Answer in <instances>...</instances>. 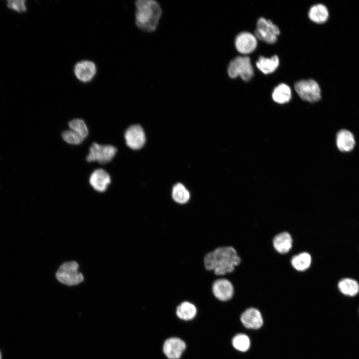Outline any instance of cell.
I'll return each instance as SVG.
<instances>
[{"label": "cell", "mask_w": 359, "mask_h": 359, "mask_svg": "<svg viewBox=\"0 0 359 359\" xmlns=\"http://www.w3.org/2000/svg\"><path fill=\"white\" fill-rule=\"evenodd\" d=\"M241 259L237 250L231 246H219L207 253L203 258L204 266L217 277L232 273Z\"/></svg>", "instance_id": "1"}, {"label": "cell", "mask_w": 359, "mask_h": 359, "mask_svg": "<svg viewBox=\"0 0 359 359\" xmlns=\"http://www.w3.org/2000/svg\"><path fill=\"white\" fill-rule=\"evenodd\" d=\"M135 6L136 26L145 32H154L162 16V9L159 3L154 0H138Z\"/></svg>", "instance_id": "2"}, {"label": "cell", "mask_w": 359, "mask_h": 359, "mask_svg": "<svg viewBox=\"0 0 359 359\" xmlns=\"http://www.w3.org/2000/svg\"><path fill=\"white\" fill-rule=\"evenodd\" d=\"M227 73L231 78L240 76L245 81H249L253 76L254 70L249 57L238 56L232 59L227 67Z\"/></svg>", "instance_id": "3"}, {"label": "cell", "mask_w": 359, "mask_h": 359, "mask_svg": "<svg viewBox=\"0 0 359 359\" xmlns=\"http://www.w3.org/2000/svg\"><path fill=\"white\" fill-rule=\"evenodd\" d=\"M79 265L75 261H69L63 263L56 273L57 279L61 283L73 286L82 282L84 280L83 275L78 271Z\"/></svg>", "instance_id": "4"}, {"label": "cell", "mask_w": 359, "mask_h": 359, "mask_svg": "<svg viewBox=\"0 0 359 359\" xmlns=\"http://www.w3.org/2000/svg\"><path fill=\"white\" fill-rule=\"evenodd\" d=\"M117 152V148L112 145L93 143L89 148L86 160L88 162L96 161L100 164H106L112 161Z\"/></svg>", "instance_id": "5"}, {"label": "cell", "mask_w": 359, "mask_h": 359, "mask_svg": "<svg viewBox=\"0 0 359 359\" xmlns=\"http://www.w3.org/2000/svg\"><path fill=\"white\" fill-rule=\"evenodd\" d=\"M294 87L300 97L304 101L314 103L321 98L320 86L313 79L298 81L295 83Z\"/></svg>", "instance_id": "6"}, {"label": "cell", "mask_w": 359, "mask_h": 359, "mask_svg": "<svg viewBox=\"0 0 359 359\" xmlns=\"http://www.w3.org/2000/svg\"><path fill=\"white\" fill-rule=\"evenodd\" d=\"M279 27L270 20L260 17L257 22V29L255 30V36L259 40L269 44L275 43L277 36L280 34Z\"/></svg>", "instance_id": "7"}, {"label": "cell", "mask_w": 359, "mask_h": 359, "mask_svg": "<svg viewBox=\"0 0 359 359\" xmlns=\"http://www.w3.org/2000/svg\"><path fill=\"white\" fill-rule=\"evenodd\" d=\"M211 291L214 298L220 302L230 300L235 293L233 283L225 277L215 279L211 284Z\"/></svg>", "instance_id": "8"}, {"label": "cell", "mask_w": 359, "mask_h": 359, "mask_svg": "<svg viewBox=\"0 0 359 359\" xmlns=\"http://www.w3.org/2000/svg\"><path fill=\"white\" fill-rule=\"evenodd\" d=\"M126 144L133 150L142 148L146 142L144 131L139 125H133L128 127L124 133Z\"/></svg>", "instance_id": "9"}, {"label": "cell", "mask_w": 359, "mask_h": 359, "mask_svg": "<svg viewBox=\"0 0 359 359\" xmlns=\"http://www.w3.org/2000/svg\"><path fill=\"white\" fill-rule=\"evenodd\" d=\"M186 348L185 343L178 337L167 339L163 344V351L169 359H179Z\"/></svg>", "instance_id": "10"}, {"label": "cell", "mask_w": 359, "mask_h": 359, "mask_svg": "<svg viewBox=\"0 0 359 359\" xmlns=\"http://www.w3.org/2000/svg\"><path fill=\"white\" fill-rule=\"evenodd\" d=\"M95 64L90 60H83L77 62L74 67V74L79 81L87 83L91 81L96 75Z\"/></svg>", "instance_id": "11"}, {"label": "cell", "mask_w": 359, "mask_h": 359, "mask_svg": "<svg viewBox=\"0 0 359 359\" xmlns=\"http://www.w3.org/2000/svg\"><path fill=\"white\" fill-rule=\"evenodd\" d=\"M272 245L274 250L278 254L283 255L288 254L293 248V237L288 231L280 232L273 237Z\"/></svg>", "instance_id": "12"}, {"label": "cell", "mask_w": 359, "mask_h": 359, "mask_svg": "<svg viewBox=\"0 0 359 359\" xmlns=\"http://www.w3.org/2000/svg\"><path fill=\"white\" fill-rule=\"evenodd\" d=\"M257 41L255 35L249 32H241L235 39V46L240 53L246 54L252 52L256 48Z\"/></svg>", "instance_id": "13"}, {"label": "cell", "mask_w": 359, "mask_h": 359, "mask_svg": "<svg viewBox=\"0 0 359 359\" xmlns=\"http://www.w3.org/2000/svg\"><path fill=\"white\" fill-rule=\"evenodd\" d=\"M240 321L242 325L249 329H258L263 324V319L261 312L253 307L246 309L241 314Z\"/></svg>", "instance_id": "14"}, {"label": "cell", "mask_w": 359, "mask_h": 359, "mask_svg": "<svg viewBox=\"0 0 359 359\" xmlns=\"http://www.w3.org/2000/svg\"><path fill=\"white\" fill-rule=\"evenodd\" d=\"M89 183L95 190L104 192L111 183V178L108 173L103 169H96L90 175Z\"/></svg>", "instance_id": "15"}, {"label": "cell", "mask_w": 359, "mask_h": 359, "mask_svg": "<svg viewBox=\"0 0 359 359\" xmlns=\"http://www.w3.org/2000/svg\"><path fill=\"white\" fill-rule=\"evenodd\" d=\"M290 263L294 270L297 272H304L308 270L311 267L312 257L308 252H300L291 257Z\"/></svg>", "instance_id": "16"}, {"label": "cell", "mask_w": 359, "mask_h": 359, "mask_svg": "<svg viewBox=\"0 0 359 359\" xmlns=\"http://www.w3.org/2000/svg\"><path fill=\"white\" fill-rule=\"evenodd\" d=\"M197 312L196 305L188 300H184L180 302L176 309L177 317L183 321L192 320L196 316Z\"/></svg>", "instance_id": "17"}, {"label": "cell", "mask_w": 359, "mask_h": 359, "mask_svg": "<svg viewBox=\"0 0 359 359\" xmlns=\"http://www.w3.org/2000/svg\"><path fill=\"white\" fill-rule=\"evenodd\" d=\"M336 143L340 151L348 152L354 149L355 140L351 132L347 130H342L337 135Z\"/></svg>", "instance_id": "18"}, {"label": "cell", "mask_w": 359, "mask_h": 359, "mask_svg": "<svg viewBox=\"0 0 359 359\" xmlns=\"http://www.w3.org/2000/svg\"><path fill=\"white\" fill-rule=\"evenodd\" d=\"M171 195L173 200L180 205L186 204L190 199V192L181 183L174 185Z\"/></svg>", "instance_id": "19"}, {"label": "cell", "mask_w": 359, "mask_h": 359, "mask_svg": "<svg viewBox=\"0 0 359 359\" xmlns=\"http://www.w3.org/2000/svg\"><path fill=\"white\" fill-rule=\"evenodd\" d=\"M279 64V58L276 55L270 58L260 56L256 63L258 69L265 74L273 72L278 67Z\"/></svg>", "instance_id": "20"}, {"label": "cell", "mask_w": 359, "mask_h": 359, "mask_svg": "<svg viewBox=\"0 0 359 359\" xmlns=\"http://www.w3.org/2000/svg\"><path fill=\"white\" fill-rule=\"evenodd\" d=\"M309 18L317 23H323L327 21L329 16L327 8L322 4L312 6L308 13Z\"/></svg>", "instance_id": "21"}, {"label": "cell", "mask_w": 359, "mask_h": 359, "mask_svg": "<svg viewBox=\"0 0 359 359\" xmlns=\"http://www.w3.org/2000/svg\"><path fill=\"white\" fill-rule=\"evenodd\" d=\"M272 97L273 100L277 103H286L291 98V89L287 84L281 83L274 88Z\"/></svg>", "instance_id": "22"}, {"label": "cell", "mask_w": 359, "mask_h": 359, "mask_svg": "<svg viewBox=\"0 0 359 359\" xmlns=\"http://www.w3.org/2000/svg\"><path fill=\"white\" fill-rule=\"evenodd\" d=\"M338 287L340 292L347 296H354L359 292V284L353 279H342L339 282Z\"/></svg>", "instance_id": "23"}, {"label": "cell", "mask_w": 359, "mask_h": 359, "mask_svg": "<svg viewBox=\"0 0 359 359\" xmlns=\"http://www.w3.org/2000/svg\"><path fill=\"white\" fill-rule=\"evenodd\" d=\"M232 345L233 348L238 351L245 352L249 349L251 342L248 336L240 333L233 337L232 339Z\"/></svg>", "instance_id": "24"}, {"label": "cell", "mask_w": 359, "mask_h": 359, "mask_svg": "<svg viewBox=\"0 0 359 359\" xmlns=\"http://www.w3.org/2000/svg\"><path fill=\"white\" fill-rule=\"evenodd\" d=\"M70 130H71L79 135L83 139L88 136V128L82 119H75L72 120L68 123Z\"/></svg>", "instance_id": "25"}, {"label": "cell", "mask_w": 359, "mask_h": 359, "mask_svg": "<svg viewBox=\"0 0 359 359\" xmlns=\"http://www.w3.org/2000/svg\"><path fill=\"white\" fill-rule=\"evenodd\" d=\"M63 140L68 144L71 145H79L84 139L71 130L63 131L61 134Z\"/></svg>", "instance_id": "26"}, {"label": "cell", "mask_w": 359, "mask_h": 359, "mask_svg": "<svg viewBox=\"0 0 359 359\" xmlns=\"http://www.w3.org/2000/svg\"><path fill=\"white\" fill-rule=\"evenodd\" d=\"M7 5L9 8L18 12H24L26 9V7L25 5V1L22 0H8Z\"/></svg>", "instance_id": "27"}, {"label": "cell", "mask_w": 359, "mask_h": 359, "mask_svg": "<svg viewBox=\"0 0 359 359\" xmlns=\"http://www.w3.org/2000/svg\"></svg>", "instance_id": "28"}]
</instances>
